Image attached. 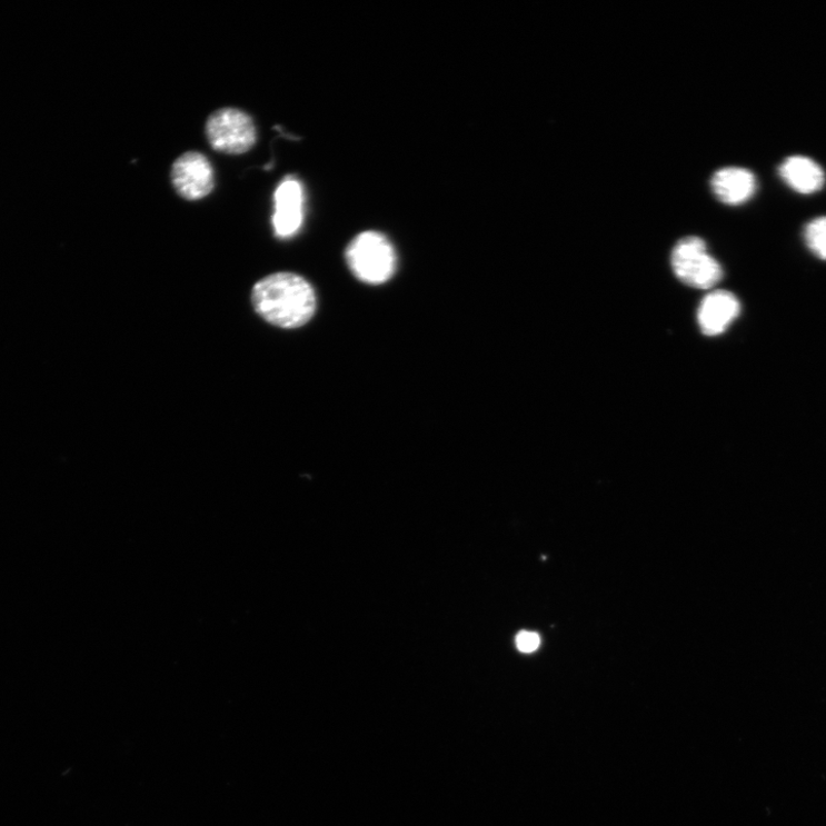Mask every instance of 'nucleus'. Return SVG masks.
Masks as SVG:
<instances>
[{
    "label": "nucleus",
    "mask_w": 826,
    "mask_h": 826,
    "mask_svg": "<svg viewBox=\"0 0 826 826\" xmlns=\"http://www.w3.org/2000/svg\"><path fill=\"white\" fill-rule=\"evenodd\" d=\"M256 311L270 325L298 329L312 318L317 299L311 285L302 277L279 272L261 279L251 292Z\"/></svg>",
    "instance_id": "obj_1"
},
{
    "label": "nucleus",
    "mask_w": 826,
    "mask_h": 826,
    "mask_svg": "<svg viewBox=\"0 0 826 826\" xmlns=\"http://www.w3.org/2000/svg\"><path fill=\"white\" fill-rule=\"evenodd\" d=\"M351 272L359 280L379 285L388 281L397 270V255L390 241L375 231L358 235L346 253Z\"/></svg>",
    "instance_id": "obj_2"
},
{
    "label": "nucleus",
    "mask_w": 826,
    "mask_h": 826,
    "mask_svg": "<svg viewBox=\"0 0 826 826\" xmlns=\"http://www.w3.org/2000/svg\"><path fill=\"white\" fill-rule=\"evenodd\" d=\"M671 267L676 277L696 289L708 290L720 282L724 270L709 253L706 242L698 237L680 239L671 251Z\"/></svg>",
    "instance_id": "obj_3"
},
{
    "label": "nucleus",
    "mask_w": 826,
    "mask_h": 826,
    "mask_svg": "<svg viewBox=\"0 0 826 826\" xmlns=\"http://www.w3.org/2000/svg\"><path fill=\"white\" fill-rule=\"evenodd\" d=\"M210 147L218 152L239 156L253 149L257 128L251 118L237 109H222L212 113L206 123Z\"/></svg>",
    "instance_id": "obj_4"
},
{
    "label": "nucleus",
    "mask_w": 826,
    "mask_h": 826,
    "mask_svg": "<svg viewBox=\"0 0 826 826\" xmlns=\"http://www.w3.org/2000/svg\"><path fill=\"white\" fill-rule=\"evenodd\" d=\"M171 182L176 192L186 200H201L213 190L211 163L202 153H185L172 165Z\"/></svg>",
    "instance_id": "obj_5"
},
{
    "label": "nucleus",
    "mask_w": 826,
    "mask_h": 826,
    "mask_svg": "<svg viewBox=\"0 0 826 826\" xmlns=\"http://www.w3.org/2000/svg\"><path fill=\"white\" fill-rule=\"evenodd\" d=\"M272 226L278 238L296 236L303 225V188L293 176L286 177L273 196Z\"/></svg>",
    "instance_id": "obj_6"
},
{
    "label": "nucleus",
    "mask_w": 826,
    "mask_h": 826,
    "mask_svg": "<svg viewBox=\"0 0 826 826\" xmlns=\"http://www.w3.org/2000/svg\"><path fill=\"white\" fill-rule=\"evenodd\" d=\"M740 314L738 299L729 292L716 291L701 301L698 322L707 337L720 336L728 330Z\"/></svg>",
    "instance_id": "obj_7"
},
{
    "label": "nucleus",
    "mask_w": 826,
    "mask_h": 826,
    "mask_svg": "<svg viewBox=\"0 0 826 826\" xmlns=\"http://www.w3.org/2000/svg\"><path fill=\"white\" fill-rule=\"evenodd\" d=\"M713 193L718 200L729 206H739L756 193L757 179L747 169L728 167L717 170L710 181Z\"/></svg>",
    "instance_id": "obj_8"
},
{
    "label": "nucleus",
    "mask_w": 826,
    "mask_h": 826,
    "mask_svg": "<svg viewBox=\"0 0 826 826\" xmlns=\"http://www.w3.org/2000/svg\"><path fill=\"white\" fill-rule=\"evenodd\" d=\"M783 181L796 192L812 195L825 183V173L814 160L806 157H792L779 167Z\"/></svg>",
    "instance_id": "obj_9"
},
{
    "label": "nucleus",
    "mask_w": 826,
    "mask_h": 826,
    "mask_svg": "<svg viewBox=\"0 0 826 826\" xmlns=\"http://www.w3.org/2000/svg\"><path fill=\"white\" fill-rule=\"evenodd\" d=\"M805 240L817 258L826 260V217L815 219L806 227Z\"/></svg>",
    "instance_id": "obj_10"
},
{
    "label": "nucleus",
    "mask_w": 826,
    "mask_h": 826,
    "mask_svg": "<svg viewBox=\"0 0 826 826\" xmlns=\"http://www.w3.org/2000/svg\"><path fill=\"white\" fill-rule=\"evenodd\" d=\"M516 645L520 653L531 654L540 648L541 638L536 633L524 630L517 635Z\"/></svg>",
    "instance_id": "obj_11"
}]
</instances>
